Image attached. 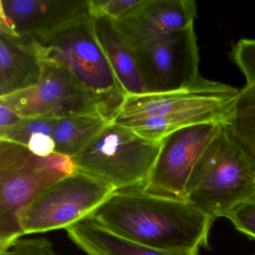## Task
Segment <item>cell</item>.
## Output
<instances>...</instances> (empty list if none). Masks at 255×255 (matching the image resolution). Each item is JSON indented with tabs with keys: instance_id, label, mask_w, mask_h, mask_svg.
I'll use <instances>...</instances> for the list:
<instances>
[{
	"instance_id": "1",
	"label": "cell",
	"mask_w": 255,
	"mask_h": 255,
	"mask_svg": "<svg viewBox=\"0 0 255 255\" xmlns=\"http://www.w3.org/2000/svg\"><path fill=\"white\" fill-rule=\"evenodd\" d=\"M90 216L122 237L162 250L208 249L216 219L187 201L141 189L116 191Z\"/></svg>"
},
{
	"instance_id": "2",
	"label": "cell",
	"mask_w": 255,
	"mask_h": 255,
	"mask_svg": "<svg viewBox=\"0 0 255 255\" xmlns=\"http://www.w3.org/2000/svg\"><path fill=\"white\" fill-rule=\"evenodd\" d=\"M240 91L201 77L193 86L182 90L126 95L112 123L154 141L193 125H226Z\"/></svg>"
},
{
	"instance_id": "3",
	"label": "cell",
	"mask_w": 255,
	"mask_h": 255,
	"mask_svg": "<svg viewBox=\"0 0 255 255\" xmlns=\"http://www.w3.org/2000/svg\"><path fill=\"white\" fill-rule=\"evenodd\" d=\"M255 191V156L222 125L192 168L184 201L216 219L250 201Z\"/></svg>"
},
{
	"instance_id": "4",
	"label": "cell",
	"mask_w": 255,
	"mask_h": 255,
	"mask_svg": "<svg viewBox=\"0 0 255 255\" xmlns=\"http://www.w3.org/2000/svg\"><path fill=\"white\" fill-rule=\"evenodd\" d=\"M76 171L69 156L43 157L23 144L0 140V252L23 237V210L44 189Z\"/></svg>"
},
{
	"instance_id": "5",
	"label": "cell",
	"mask_w": 255,
	"mask_h": 255,
	"mask_svg": "<svg viewBox=\"0 0 255 255\" xmlns=\"http://www.w3.org/2000/svg\"><path fill=\"white\" fill-rule=\"evenodd\" d=\"M43 62L39 83L0 98L22 119L95 116L113 122L125 95L95 93L59 65Z\"/></svg>"
},
{
	"instance_id": "6",
	"label": "cell",
	"mask_w": 255,
	"mask_h": 255,
	"mask_svg": "<svg viewBox=\"0 0 255 255\" xmlns=\"http://www.w3.org/2000/svg\"><path fill=\"white\" fill-rule=\"evenodd\" d=\"M160 147L161 141L146 139L111 122L83 152L71 159L77 171L104 180L117 191L142 189Z\"/></svg>"
},
{
	"instance_id": "7",
	"label": "cell",
	"mask_w": 255,
	"mask_h": 255,
	"mask_svg": "<svg viewBox=\"0 0 255 255\" xmlns=\"http://www.w3.org/2000/svg\"><path fill=\"white\" fill-rule=\"evenodd\" d=\"M30 41L42 62L62 67L92 92L126 95L98 43L92 15Z\"/></svg>"
},
{
	"instance_id": "8",
	"label": "cell",
	"mask_w": 255,
	"mask_h": 255,
	"mask_svg": "<svg viewBox=\"0 0 255 255\" xmlns=\"http://www.w3.org/2000/svg\"><path fill=\"white\" fill-rule=\"evenodd\" d=\"M116 191L104 180L77 171L44 189L23 210V234L66 229L92 216Z\"/></svg>"
},
{
	"instance_id": "9",
	"label": "cell",
	"mask_w": 255,
	"mask_h": 255,
	"mask_svg": "<svg viewBox=\"0 0 255 255\" xmlns=\"http://www.w3.org/2000/svg\"><path fill=\"white\" fill-rule=\"evenodd\" d=\"M147 93L187 89L199 80L194 25L132 50Z\"/></svg>"
},
{
	"instance_id": "10",
	"label": "cell",
	"mask_w": 255,
	"mask_h": 255,
	"mask_svg": "<svg viewBox=\"0 0 255 255\" xmlns=\"http://www.w3.org/2000/svg\"><path fill=\"white\" fill-rule=\"evenodd\" d=\"M222 125L202 124L169 134L161 141L160 150L142 190L184 201L186 182L192 168Z\"/></svg>"
},
{
	"instance_id": "11",
	"label": "cell",
	"mask_w": 255,
	"mask_h": 255,
	"mask_svg": "<svg viewBox=\"0 0 255 255\" xmlns=\"http://www.w3.org/2000/svg\"><path fill=\"white\" fill-rule=\"evenodd\" d=\"M87 15L88 0H0V33L35 41Z\"/></svg>"
},
{
	"instance_id": "12",
	"label": "cell",
	"mask_w": 255,
	"mask_h": 255,
	"mask_svg": "<svg viewBox=\"0 0 255 255\" xmlns=\"http://www.w3.org/2000/svg\"><path fill=\"white\" fill-rule=\"evenodd\" d=\"M196 17L193 0H140L113 22L121 38L133 50L192 26Z\"/></svg>"
},
{
	"instance_id": "13",
	"label": "cell",
	"mask_w": 255,
	"mask_h": 255,
	"mask_svg": "<svg viewBox=\"0 0 255 255\" xmlns=\"http://www.w3.org/2000/svg\"><path fill=\"white\" fill-rule=\"evenodd\" d=\"M71 241L88 255H198L199 249L162 250L122 237L91 216L66 228Z\"/></svg>"
},
{
	"instance_id": "14",
	"label": "cell",
	"mask_w": 255,
	"mask_h": 255,
	"mask_svg": "<svg viewBox=\"0 0 255 255\" xmlns=\"http://www.w3.org/2000/svg\"><path fill=\"white\" fill-rule=\"evenodd\" d=\"M43 69L30 41L0 33V98L36 86Z\"/></svg>"
},
{
	"instance_id": "15",
	"label": "cell",
	"mask_w": 255,
	"mask_h": 255,
	"mask_svg": "<svg viewBox=\"0 0 255 255\" xmlns=\"http://www.w3.org/2000/svg\"><path fill=\"white\" fill-rule=\"evenodd\" d=\"M92 17L98 43L125 94L147 93L132 50L121 38L113 20L101 14Z\"/></svg>"
},
{
	"instance_id": "16",
	"label": "cell",
	"mask_w": 255,
	"mask_h": 255,
	"mask_svg": "<svg viewBox=\"0 0 255 255\" xmlns=\"http://www.w3.org/2000/svg\"><path fill=\"white\" fill-rule=\"evenodd\" d=\"M111 122L95 116L58 119L53 130L55 153L73 158L83 152Z\"/></svg>"
},
{
	"instance_id": "17",
	"label": "cell",
	"mask_w": 255,
	"mask_h": 255,
	"mask_svg": "<svg viewBox=\"0 0 255 255\" xmlns=\"http://www.w3.org/2000/svg\"><path fill=\"white\" fill-rule=\"evenodd\" d=\"M226 126L255 156V82L240 89L232 117Z\"/></svg>"
},
{
	"instance_id": "18",
	"label": "cell",
	"mask_w": 255,
	"mask_h": 255,
	"mask_svg": "<svg viewBox=\"0 0 255 255\" xmlns=\"http://www.w3.org/2000/svg\"><path fill=\"white\" fill-rule=\"evenodd\" d=\"M58 119L49 118L23 119L14 126L0 131V140H6L26 146L29 139L38 134H46L53 136Z\"/></svg>"
},
{
	"instance_id": "19",
	"label": "cell",
	"mask_w": 255,
	"mask_h": 255,
	"mask_svg": "<svg viewBox=\"0 0 255 255\" xmlns=\"http://www.w3.org/2000/svg\"><path fill=\"white\" fill-rule=\"evenodd\" d=\"M231 59L246 77L255 82V39H241L233 47Z\"/></svg>"
},
{
	"instance_id": "20",
	"label": "cell",
	"mask_w": 255,
	"mask_h": 255,
	"mask_svg": "<svg viewBox=\"0 0 255 255\" xmlns=\"http://www.w3.org/2000/svg\"><path fill=\"white\" fill-rule=\"evenodd\" d=\"M0 255H59L47 238H20Z\"/></svg>"
},
{
	"instance_id": "21",
	"label": "cell",
	"mask_w": 255,
	"mask_h": 255,
	"mask_svg": "<svg viewBox=\"0 0 255 255\" xmlns=\"http://www.w3.org/2000/svg\"><path fill=\"white\" fill-rule=\"evenodd\" d=\"M91 15L106 16L113 21L120 18L125 13L140 2V0H88Z\"/></svg>"
},
{
	"instance_id": "22",
	"label": "cell",
	"mask_w": 255,
	"mask_h": 255,
	"mask_svg": "<svg viewBox=\"0 0 255 255\" xmlns=\"http://www.w3.org/2000/svg\"><path fill=\"white\" fill-rule=\"evenodd\" d=\"M225 217L232 222L237 231L255 240V202L242 203Z\"/></svg>"
},
{
	"instance_id": "23",
	"label": "cell",
	"mask_w": 255,
	"mask_h": 255,
	"mask_svg": "<svg viewBox=\"0 0 255 255\" xmlns=\"http://www.w3.org/2000/svg\"><path fill=\"white\" fill-rule=\"evenodd\" d=\"M26 147L34 153L39 156H48L55 153L54 140L51 135L38 134L32 137L28 141Z\"/></svg>"
},
{
	"instance_id": "24",
	"label": "cell",
	"mask_w": 255,
	"mask_h": 255,
	"mask_svg": "<svg viewBox=\"0 0 255 255\" xmlns=\"http://www.w3.org/2000/svg\"><path fill=\"white\" fill-rule=\"evenodd\" d=\"M23 119L0 101V131L5 130L21 122Z\"/></svg>"
},
{
	"instance_id": "25",
	"label": "cell",
	"mask_w": 255,
	"mask_h": 255,
	"mask_svg": "<svg viewBox=\"0 0 255 255\" xmlns=\"http://www.w3.org/2000/svg\"><path fill=\"white\" fill-rule=\"evenodd\" d=\"M249 201H253V202H255V193H254L253 196H252V198H251V200Z\"/></svg>"
},
{
	"instance_id": "26",
	"label": "cell",
	"mask_w": 255,
	"mask_h": 255,
	"mask_svg": "<svg viewBox=\"0 0 255 255\" xmlns=\"http://www.w3.org/2000/svg\"></svg>"
}]
</instances>
